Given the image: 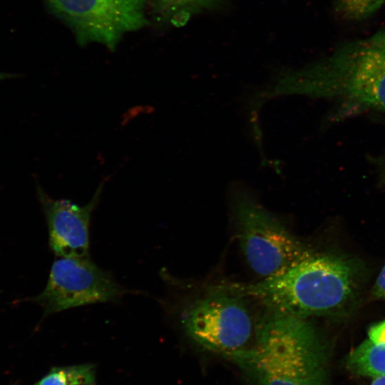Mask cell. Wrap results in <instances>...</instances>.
<instances>
[{
  "label": "cell",
  "instance_id": "cell-1",
  "mask_svg": "<svg viewBox=\"0 0 385 385\" xmlns=\"http://www.w3.org/2000/svg\"><path fill=\"white\" fill-rule=\"evenodd\" d=\"M365 276V267L357 258L313 250L279 275L227 285L268 309L307 319L339 317L356 304Z\"/></svg>",
  "mask_w": 385,
  "mask_h": 385
},
{
  "label": "cell",
  "instance_id": "cell-2",
  "mask_svg": "<svg viewBox=\"0 0 385 385\" xmlns=\"http://www.w3.org/2000/svg\"><path fill=\"white\" fill-rule=\"evenodd\" d=\"M284 81L294 91L332 101L334 120L385 113V53L371 36L344 42Z\"/></svg>",
  "mask_w": 385,
  "mask_h": 385
},
{
  "label": "cell",
  "instance_id": "cell-3",
  "mask_svg": "<svg viewBox=\"0 0 385 385\" xmlns=\"http://www.w3.org/2000/svg\"><path fill=\"white\" fill-rule=\"evenodd\" d=\"M326 354L309 319L263 307L254 346L230 358L246 371L254 385H299L325 365Z\"/></svg>",
  "mask_w": 385,
  "mask_h": 385
},
{
  "label": "cell",
  "instance_id": "cell-4",
  "mask_svg": "<svg viewBox=\"0 0 385 385\" xmlns=\"http://www.w3.org/2000/svg\"><path fill=\"white\" fill-rule=\"evenodd\" d=\"M252 301L224 284L203 295L160 303L190 341L230 357L255 344L262 312H255Z\"/></svg>",
  "mask_w": 385,
  "mask_h": 385
},
{
  "label": "cell",
  "instance_id": "cell-5",
  "mask_svg": "<svg viewBox=\"0 0 385 385\" xmlns=\"http://www.w3.org/2000/svg\"><path fill=\"white\" fill-rule=\"evenodd\" d=\"M232 205L241 250L250 268L262 279L287 272L314 250L248 195H237Z\"/></svg>",
  "mask_w": 385,
  "mask_h": 385
},
{
  "label": "cell",
  "instance_id": "cell-6",
  "mask_svg": "<svg viewBox=\"0 0 385 385\" xmlns=\"http://www.w3.org/2000/svg\"><path fill=\"white\" fill-rule=\"evenodd\" d=\"M133 292L119 284L90 257H59L51 267L45 288L31 300L43 309V318L85 305L121 302Z\"/></svg>",
  "mask_w": 385,
  "mask_h": 385
},
{
  "label": "cell",
  "instance_id": "cell-7",
  "mask_svg": "<svg viewBox=\"0 0 385 385\" xmlns=\"http://www.w3.org/2000/svg\"><path fill=\"white\" fill-rule=\"evenodd\" d=\"M82 45L97 43L114 50L123 35L148 24V0H44Z\"/></svg>",
  "mask_w": 385,
  "mask_h": 385
},
{
  "label": "cell",
  "instance_id": "cell-8",
  "mask_svg": "<svg viewBox=\"0 0 385 385\" xmlns=\"http://www.w3.org/2000/svg\"><path fill=\"white\" fill-rule=\"evenodd\" d=\"M101 182L90 201L79 205L66 199H53L36 183V194L48 232V245L58 257H88L90 223L103 192Z\"/></svg>",
  "mask_w": 385,
  "mask_h": 385
},
{
  "label": "cell",
  "instance_id": "cell-9",
  "mask_svg": "<svg viewBox=\"0 0 385 385\" xmlns=\"http://www.w3.org/2000/svg\"><path fill=\"white\" fill-rule=\"evenodd\" d=\"M352 373L372 378L385 375V342H372L368 339L353 349L346 358Z\"/></svg>",
  "mask_w": 385,
  "mask_h": 385
},
{
  "label": "cell",
  "instance_id": "cell-10",
  "mask_svg": "<svg viewBox=\"0 0 385 385\" xmlns=\"http://www.w3.org/2000/svg\"><path fill=\"white\" fill-rule=\"evenodd\" d=\"M220 0H153L158 14L173 24L182 25L194 14L213 8Z\"/></svg>",
  "mask_w": 385,
  "mask_h": 385
},
{
  "label": "cell",
  "instance_id": "cell-11",
  "mask_svg": "<svg viewBox=\"0 0 385 385\" xmlns=\"http://www.w3.org/2000/svg\"><path fill=\"white\" fill-rule=\"evenodd\" d=\"M94 381V366L83 364L53 367L34 385H78Z\"/></svg>",
  "mask_w": 385,
  "mask_h": 385
},
{
  "label": "cell",
  "instance_id": "cell-12",
  "mask_svg": "<svg viewBox=\"0 0 385 385\" xmlns=\"http://www.w3.org/2000/svg\"><path fill=\"white\" fill-rule=\"evenodd\" d=\"M385 5V0H334L337 15L347 21H362Z\"/></svg>",
  "mask_w": 385,
  "mask_h": 385
},
{
  "label": "cell",
  "instance_id": "cell-13",
  "mask_svg": "<svg viewBox=\"0 0 385 385\" xmlns=\"http://www.w3.org/2000/svg\"><path fill=\"white\" fill-rule=\"evenodd\" d=\"M371 294L374 298L385 299V265L375 281Z\"/></svg>",
  "mask_w": 385,
  "mask_h": 385
},
{
  "label": "cell",
  "instance_id": "cell-14",
  "mask_svg": "<svg viewBox=\"0 0 385 385\" xmlns=\"http://www.w3.org/2000/svg\"><path fill=\"white\" fill-rule=\"evenodd\" d=\"M300 385H328L326 369L309 376L303 381Z\"/></svg>",
  "mask_w": 385,
  "mask_h": 385
},
{
  "label": "cell",
  "instance_id": "cell-15",
  "mask_svg": "<svg viewBox=\"0 0 385 385\" xmlns=\"http://www.w3.org/2000/svg\"><path fill=\"white\" fill-rule=\"evenodd\" d=\"M371 38L385 53V31H380L372 35Z\"/></svg>",
  "mask_w": 385,
  "mask_h": 385
},
{
  "label": "cell",
  "instance_id": "cell-16",
  "mask_svg": "<svg viewBox=\"0 0 385 385\" xmlns=\"http://www.w3.org/2000/svg\"><path fill=\"white\" fill-rule=\"evenodd\" d=\"M19 77V73H7L0 71V81L6 79L15 78Z\"/></svg>",
  "mask_w": 385,
  "mask_h": 385
},
{
  "label": "cell",
  "instance_id": "cell-17",
  "mask_svg": "<svg viewBox=\"0 0 385 385\" xmlns=\"http://www.w3.org/2000/svg\"><path fill=\"white\" fill-rule=\"evenodd\" d=\"M370 385H385V375L373 378Z\"/></svg>",
  "mask_w": 385,
  "mask_h": 385
},
{
  "label": "cell",
  "instance_id": "cell-18",
  "mask_svg": "<svg viewBox=\"0 0 385 385\" xmlns=\"http://www.w3.org/2000/svg\"><path fill=\"white\" fill-rule=\"evenodd\" d=\"M78 385H96V381H89V382H85Z\"/></svg>",
  "mask_w": 385,
  "mask_h": 385
}]
</instances>
